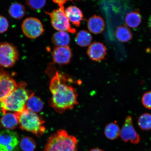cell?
I'll list each match as a JSON object with an SVG mask.
<instances>
[{"mask_svg":"<svg viewBox=\"0 0 151 151\" xmlns=\"http://www.w3.org/2000/svg\"><path fill=\"white\" fill-rule=\"evenodd\" d=\"M17 85L12 76L0 68V102L16 89Z\"/></svg>","mask_w":151,"mask_h":151,"instance_id":"9","label":"cell"},{"mask_svg":"<svg viewBox=\"0 0 151 151\" xmlns=\"http://www.w3.org/2000/svg\"><path fill=\"white\" fill-rule=\"evenodd\" d=\"M88 27L89 31L94 34L101 33L105 27V24L101 17L94 15L88 21Z\"/></svg>","mask_w":151,"mask_h":151,"instance_id":"14","label":"cell"},{"mask_svg":"<svg viewBox=\"0 0 151 151\" xmlns=\"http://www.w3.org/2000/svg\"><path fill=\"white\" fill-rule=\"evenodd\" d=\"M36 146L35 141L32 138L29 137L22 138L19 143V147L22 151H34Z\"/></svg>","mask_w":151,"mask_h":151,"instance_id":"23","label":"cell"},{"mask_svg":"<svg viewBox=\"0 0 151 151\" xmlns=\"http://www.w3.org/2000/svg\"><path fill=\"white\" fill-rule=\"evenodd\" d=\"M148 25L149 28H150L151 31V15L148 19Z\"/></svg>","mask_w":151,"mask_h":151,"instance_id":"29","label":"cell"},{"mask_svg":"<svg viewBox=\"0 0 151 151\" xmlns=\"http://www.w3.org/2000/svg\"><path fill=\"white\" fill-rule=\"evenodd\" d=\"M22 29L24 35L31 39L39 37L45 31L40 21L34 17L26 18L22 22Z\"/></svg>","mask_w":151,"mask_h":151,"instance_id":"8","label":"cell"},{"mask_svg":"<svg viewBox=\"0 0 151 151\" xmlns=\"http://www.w3.org/2000/svg\"><path fill=\"white\" fill-rule=\"evenodd\" d=\"M46 13L50 15L52 25L55 29L59 31L68 32L71 33L76 32V30L71 27L65 14L64 6H60L50 13Z\"/></svg>","mask_w":151,"mask_h":151,"instance_id":"6","label":"cell"},{"mask_svg":"<svg viewBox=\"0 0 151 151\" xmlns=\"http://www.w3.org/2000/svg\"><path fill=\"white\" fill-rule=\"evenodd\" d=\"M9 24L5 17L0 16V33H3L8 29Z\"/></svg>","mask_w":151,"mask_h":151,"instance_id":"27","label":"cell"},{"mask_svg":"<svg viewBox=\"0 0 151 151\" xmlns=\"http://www.w3.org/2000/svg\"><path fill=\"white\" fill-rule=\"evenodd\" d=\"M26 4L30 8L34 10H39L45 6L46 1H26Z\"/></svg>","mask_w":151,"mask_h":151,"instance_id":"25","label":"cell"},{"mask_svg":"<svg viewBox=\"0 0 151 151\" xmlns=\"http://www.w3.org/2000/svg\"><path fill=\"white\" fill-rule=\"evenodd\" d=\"M65 12L69 22L77 27H79L81 21L85 20L82 11L78 7L74 6L68 7L65 9Z\"/></svg>","mask_w":151,"mask_h":151,"instance_id":"13","label":"cell"},{"mask_svg":"<svg viewBox=\"0 0 151 151\" xmlns=\"http://www.w3.org/2000/svg\"><path fill=\"white\" fill-rule=\"evenodd\" d=\"M17 49L11 43H0V67L7 68L12 67L19 59Z\"/></svg>","mask_w":151,"mask_h":151,"instance_id":"5","label":"cell"},{"mask_svg":"<svg viewBox=\"0 0 151 151\" xmlns=\"http://www.w3.org/2000/svg\"><path fill=\"white\" fill-rule=\"evenodd\" d=\"M90 151H104L103 150H101L99 148H95L91 149Z\"/></svg>","mask_w":151,"mask_h":151,"instance_id":"30","label":"cell"},{"mask_svg":"<svg viewBox=\"0 0 151 151\" xmlns=\"http://www.w3.org/2000/svg\"><path fill=\"white\" fill-rule=\"evenodd\" d=\"M120 136L125 142L130 141L133 144H137L140 141V137L134 127L133 119L131 116L126 117L121 129Z\"/></svg>","mask_w":151,"mask_h":151,"instance_id":"10","label":"cell"},{"mask_svg":"<svg viewBox=\"0 0 151 151\" xmlns=\"http://www.w3.org/2000/svg\"><path fill=\"white\" fill-rule=\"evenodd\" d=\"M17 134L11 130L0 132V151H20Z\"/></svg>","mask_w":151,"mask_h":151,"instance_id":"7","label":"cell"},{"mask_svg":"<svg viewBox=\"0 0 151 151\" xmlns=\"http://www.w3.org/2000/svg\"><path fill=\"white\" fill-rule=\"evenodd\" d=\"M3 127L9 130L14 129L18 125V121L16 113H6L1 119Z\"/></svg>","mask_w":151,"mask_h":151,"instance_id":"15","label":"cell"},{"mask_svg":"<svg viewBox=\"0 0 151 151\" xmlns=\"http://www.w3.org/2000/svg\"><path fill=\"white\" fill-rule=\"evenodd\" d=\"M121 130L119 126L115 122L107 124L104 129V134L107 139L114 140L120 136Z\"/></svg>","mask_w":151,"mask_h":151,"instance_id":"21","label":"cell"},{"mask_svg":"<svg viewBox=\"0 0 151 151\" xmlns=\"http://www.w3.org/2000/svg\"><path fill=\"white\" fill-rule=\"evenodd\" d=\"M53 1L55 3L57 4L60 7L61 6H64V4H65L67 1Z\"/></svg>","mask_w":151,"mask_h":151,"instance_id":"28","label":"cell"},{"mask_svg":"<svg viewBox=\"0 0 151 151\" xmlns=\"http://www.w3.org/2000/svg\"><path fill=\"white\" fill-rule=\"evenodd\" d=\"M87 54L93 61H101L104 59L107 54L106 47L102 43L94 42L88 47Z\"/></svg>","mask_w":151,"mask_h":151,"instance_id":"12","label":"cell"},{"mask_svg":"<svg viewBox=\"0 0 151 151\" xmlns=\"http://www.w3.org/2000/svg\"><path fill=\"white\" fill-rule=\"evenodd\" d=\"M66 81L65 76L56 71L51 80L50 85L52 97L49 101V105L60 114L72 109L78 104L76 90L67 84Z\"/></svg>","mask_w":151,"mask_h":151,"instance_id":"1","label":"cell"},{"mask_svg":"<svg viewBox=\"0 0 151 151\" xmlns=\"http://www.w3.org/2000/svg\"><path fill=\"white\" fill-rule=\"evenodd\" d=\"M52 56L54 63L61 65H67L70 61L72 54L68 46L56 47L53 50Z\"/></svg>","mask_w":151,"mask_h":151,"instance_id":"11","label":"cell"},{"mask_svg":"<svg viewBox=\"0 0 151 151\" xmlns=\"http://www.w3.org/2000/svg\"><path fill=\"white\" fill-rule=\"evenodd\" d=\"M25 82L19 83L14 91L0 102V111L5 114L7 111L21 112L26 108L28 99L34 93L26 89Z\"/></svg>","mask_w":151,"mask_h":151,"instance_id":"2","label":"cell"},{"mask_svg":"<svg viewBox=\"0 0 151 151\" xmlns=\"http://www.w3.org/2000/svg\"><path fill=\"white\" fill-rule=\"evenodd\" d=\"M92 37L89 32L86 30H82L77 34L75 41L79 46L86 47L91 44Z\"/></svg>","mask_w":151,"mask_h":151,"instance_id":"22","label":"cell"},{"mask_svg":"<svg viewBox=\"0 0 151 151\" xmlns=\"http://www.w3.org/2000/svg\"><path fill=\"white\" fill-rule=\"evenodd\" d=\"M77 143L76 137L61 129L49 138L44 151H77Z\"/></svg>","mask_w":151,"mask_h":151,"instance_id":"3","label":"cell"},{"mask_svg":"<svg viewBox=\"0 0 151 151\" xmlns=\"http://www.w3.org/2000/svg\"><path fill=\"white\" fill-rule=\"evenodd\" d=\"M43 107L42 100L37 96L33 95L28 99L26 104V108L34 113H37L42 110Z\"/></svg>","mask_w":151,"mask_h":151,"instance_id":"20","label":"cell"},{"mask_svg":"<svg viewBox=\"0 0 151 151\" xmlns=\"http://www.w3.org/2000/svg\"><path fill=\"white\" fill-rule=\"evenodd\" d=\"M142 21V16L139 11L135 9L127 14L125 19L126 25L129 27L136 28L138 27Z\"/></svg>","mask_w":151,"mask_h":151,"instance_id":"17","label":"cell"},{"mask_svg":"<svg viewBox=\"0 0 151 151\" xmlns=\"http://www.w3.org/2000/svg\"><path fill=\"white\" fill-rule=\"evenodd\" d=\"M140 129L145 131L151 129V114L145 113L139 116L137 122Z\"/></svg>","mask_w":151,"mask_h":151,"instance_id":"24","label":"cell"},{"mask_svg":"<svg viewBox=\"0 0 151 151\" xmlns=\"http://www.w3.org/2000/svg\"><path fill=\"white\" fill-rule=\"evenodd\" d=\"M141 101L145 108L151 109V91L143 94Z\"/></svg>","mask_w":151,"mask_h":151,"instance_id":"26","label":"cell"},{"mask_svg":"<svg viewBox=\"0 0 151 151\" xmlns=\"http://www.w3.org/2000/svg\"><path fill=\"white\" fill-rule=\"evenodd\" d=\"M115 35L119 41L123 43L131 40L133 37L131 30L127 26L124 25L117 27L115 31Z\"/></svg>","mask_w":151,"mask_h":151,"instance_id":"16","label":"cell"},{"mask_svg":"<svg viewBox=\"0 0 151 151\" xmlns=\"http://www.w3.org/2000/svg\"><path fill=\"white\" fill-rule=\"evenodd\" d=\"M9 14L11 17L16 20L23 18L26 14V9L24 5L18 3H12L9 6Z\"/></svg>","mask_w":151,"mask_h":151,"instance_id":"19","label":"cell"},{"mask_svg":"<svg viewBox=\"0 0 151 151\" xmlns=\"http://www.w3.org/2000/svg\"><path fill=\"white\" fill-rule=\"evenodd\" d=\"M18 124L22 130L32 133L38 137L42 136L46 131L45 121L35 113L25 108L21 112H15Z\"/></svg>","mask_w":151,"mask_h":151,"instance_id":"4","label":"cell"},{"mask_svg":"<svg viewBox=\"0 0 151 151\" xmlns=\"http://www.w3.org/2000/svg\"><path fill=\"white\" fill-rule=\"evenodd\" d=\"M52 40L56 47L66 46L69 44L70 38L67 32L58 31L53 35Z\"/></svg>","mask_w":151,"mask_h":151,"instance_id":"18","label":"cell"}]
</instances>
